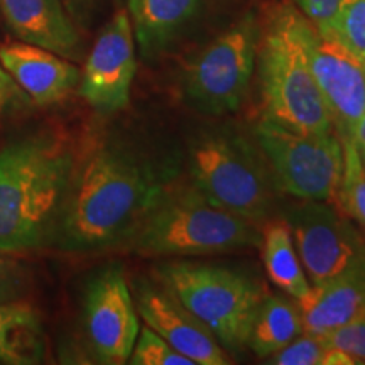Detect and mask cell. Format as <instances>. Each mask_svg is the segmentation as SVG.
Returning <instances> with one entry per match:
<instances>
[{
	"instance_id": "6da1fadb",
	"label": "cell",
	"mask_w": 365,
	"mask_h": 365,
	"mask_svg": "<svg viewBox=\"0 0 365 365\" xmlns=\"http://www.w3.org/2000/svg\"><path fill=\"white\" fill-rule=\"evenodd\" d=\"M175 168L115 135L95 137L75 158L53 240L90 252L129 239L175 182Z\"/></svg>"
},
{
	"instance_id": "7a4b0ae2",
	"label": "cell",
	"mask_w": 365,
	"mask_h": 365,
	"mask_svg": "<svg viewBox=\"0 0 365 365\" xmlns=\"http://www.w3.org/2000/svg\"><path fill=\"white\" fill-rule=\"evenodd\" d=\"M75 158L71 145L53 132L0 149V250L21 252L53 240Z\"/></svg>"
},
{
	"instance_id": "3957f363",
	"label": "cell",
	"mask_w": 365,
	"mask_h": 365,
	"mask_svg": "<svg viewBox=\"0 0 365 365\" xmlns=\"http://www.w3.org/2000/svg\"><path fill=\"white\" fill-rule=\"evenodd\" d=\"M308 24L298 7L281 4L261 31L257 58L264 118L304 134H328L333 124L309 66Z\"/></svg>"
},
{
	"instance_id": "277c9868",
	"label": "cell",
	"mask_w": 365,
	"mask_h": 365,
	"mask_svg": "<svg viewBox=\"0 0 365 365\" xmlns=\"http://www.w3.org/2000/svg\"><path fill=\"white\" fill-rule=\"evenodd\" d=\"M125 242L132 252L149 257L207 255L257 247L261 230L210 202L195 186L173 182Z\"/></svg>"
},
{
	"instance_id": "5b68a950",
	"label": "cell",
	"mask_w": 365,
	"mask_h": 365,
	"mask_svg": "<svg viewBox=\"0 0 365 365\" xmlns=\"http://www.w3.org/2000/svg\"><path fill=\"white\" fill-rule=\"evenodd\" d=\"M193 186L218 207L259 223L267 220L279 186L250 140L232 129L202 132L190 144Z\"/></svg>"
},
{
	"instance_id": "8992f818",
	"label": "cell",
	"mask_w": 365,
	"mask_h": 365,
	"mask_svg": "<svg viewBox=\"0 0 365 365\" xmlns=\"http://www.w3.org/2000/svg\"><path fill=\"white\" fill-rule=\"evenodd\" d=\"M159 284L180 301L218 340L237 354L247 346L255 314L266 291L262 282L239 269L193 262H164Z\"/></svg>"
},
{
	"instance_id": "52a82bcc",
	"label": "cell",
	"mask_w": 365,
	"mask_h": 365,
	"mask_svg": "<svg viewBox=\"0 0 365 365\" xmlns=\"http://www.w3.org/2000/svg\"><path fill=\"white\" fill-rule=\"evenodd\" d=\"M281 193L336 207L344 178V144L333 132L304 134L262 118L254 130Z\"/></svg>"
},
{
	"instance_id": "ba28073f",
	"label": "cell",
	"mask_w": 365,
	"mask_h": 365,
	"mask_svg": "<svg viewBox=\"0 0 365 365\" xmlns=\"http://www.w3.org/2000/svg\"><path fill=\"white\" fill-rule=\"evenodd\" d=\"M259 39L261 27L247 14L195 54L182 73L186 102L213 117L239 110L255 70Z\"/></svg>"
},
{
	"instance_id": "9c48e42d",
	"label": "cell",
	"mask_w": 365,
	"mask_h": 365,
	"mask_svg": "<svg viewBox=\"0 0 365 365\" xmlns=\"http://www.w3.org/2000/svg\"><path fill=\"white\" fill-rule=\"evenodd\" d=\"M284 222L312 286L365 264V237L335 205L301 200L286 208Z\"/></svg>"
},
{
	"instance_id": "30bf717a",
	"label": "cell",
	"mask_w": 365,
	"mask_h": 365,
	"mask_svg": "<svg viewBox=\"0 0 365 365\" xmlns=\"http://www.w3.org/2000/svg\"><path fill=\"white\" fill-rule=\"evenodd\" d=\"M83 323L91 350L103 364H127L140 325L134 296L120 266L105 267L88 282Z\"/></svg>"
},
{
	"instance_id": "8fae6325",
	"label": "cell",
	"mask_w": 365,
	"mask_h": 365,
	"mask_svg": "<svg viewBox=\"0 0 365 365\" xmlns=\"http://www.w3.org/2000/svg\"><path fill=\"white\" fill-rule=\"evenodd\" d=\"M137 70L129 11L118 9L100 31L80 76V95L95 110L112 113L129 105Z\"/></svg>"
},
{
	"instance_id": "7c38bea8",
	"label": "cell",
	"mask_w": 365,
	"mask_h": 365,
	"mask_svg": "<svg viewBox=\"0 0 365 365\" xmlns=\"http://www.w3.org/2000/svg\"><path fill=\"white\" fill-rule=\"evenodd\" d=\"M308 59L313 76L340 140H354L365 112V65L333 38L322 36L309 22Z\"/></svg>"
},
{
	"instance_id": "4fadbf2b",
	"label": "cell",
	"mask_w": 365,
	"mask_h": 365,
	"mask_svg": "<svg viewBox=\"0 0 365 365\" xmlns=\"http://www.w3.org/2000/svg\"><path fill=\"white\" fill-rule=\"evenodd\" d=\"M132 296L137 313L145 325L195 365L230 364L227 350L218 344L208 328H205L161 284H150L148 281L134 282Z\"/></svg>"
},
{
	"instance_id": "5bb4252c",
	"label": "cell",
	"mask_w": 365,
	"mask_h": 365,
	"mask_svg": "<svg viewBox=\"0 0 365 365\" xmlns=\"http://www.w3.org/2000/svg\"><path fill=\"white\" fill-rule=\"evenodd\" d=\"M0 65L41 107L66 98L81 76L70 59L22 41L0 44Z\"/></svg>"
},
{
	"instance_id": "9a60e30c",
	"label": "cell",
	"mask_w": 365,
	"mask_h": 365,
	"mask_svg": "<svg viewBox=\"0 0 365 365\" xmlns=\"http://www.w3.org/2000/svg\"><path fill=\"white\" fill-rule=\"evenodd\" d=\"M0 14L22 43L78 59L80 34L61 0H0Z\"/></svg>"
},
{
	"instance_id": "2e32d148",
	"label": "cell",
	"mask_w": 365,
	"mask_h": 365,
	"mask_svg": "<svg viewBox=\"0 0 365 365\" xmlns=\"http://www.w3.org/2000/svg\"><path fill=\"white\" fill-rule=\"evenodd\" d=\"M304 333L327 336L365 314V264L354 267L323 286L299 304Z\"/></svg>"
},
{
	"instance_id": "e0dca14e",
	"label": "cell",
	"mask_w": 365,
	"mask_h": 365,
	"mask_svg": "<svg viewBox=\"0 0 365 365\" xmlns=\"http://www.w3.org/2000/svg\"><path fill=\"white\" fill-rule=\"evenodd\" d=\"M202 0H129L134 38L145 58L156 56L193 19Z\"/></svg>"
},
{
	"instance_id": "ac0fdd59",
	"label": "cell",
	"mask_w": 365,
	"mask_h": 365,
	"mask_svg": "<svg viewBox=\"0 0 365 365\" xmlns=\"http://www.w3.org/2000/svg\"><path fill=\"white\" fill-rule=\"evenodd\" d=\"M44 354L46 339L39 313L21 301L0 303V364H41Z\"/></svg>"
},
{
	"instance_id": "d6986e66",
	"label": "cell",
	"mask_w": 365,
	"mask_h": 365,
	"mask_svg": "<svg viewBox=\"0 0 365 365\" xmlns=\"http://www.w3.org/2000/svg\"><path fill=\"white\" fill-rule=\"evenodd\" d=\"M262 257L271 281L298 304H303L312 294L303 264L296 250L293 235L286 222L274 220L264 225L261 232Z\"/></svg>"
},
{
	"instance_id": "ffe728a7",
	"label": "cell",
	"mask_w": 365,
	"mask_h": 365,
	"mask_svg": "<svg viewBox=\"0 0 365 365\" xmlns=\"http://www.w3.org/2000/svg\"><path fill=\"white\" fill-rule=\"evenodd\" d=\"M304 331L298 303L282 296H264L255 314L247 346L259 359H269Z\"/></svg>"
},
{
	"instance_id": "44dd1931",
	"label": "cell",
	"mask_w": 365,
	"mask_h": 365,
	"mask_svg": "<svg viewBox=\"0 0 365 365\" xmlns=\"http://www.w3.org/2000/svg\"><path fill=\"white\" fill-rule=\"evenodd\" d=\"M344 178L339 191L336 207L354 218L365 230V170L357 144L354 140H344Z\"/></svg>"
},
{
	"instance_id": "7402d4cb",
	"label": "cell",
	"mask_w": 365,
	"mask_h": 365,
	"mask_svg": "<svg viewBox=\"0 0 365 365\" xmlns=\"http://www.w3.org/2000/svg\"><path fill=\"white\" fill-rule=\"evenodd\" d=\"M127 364L132 365H195L148 325L140 327Z\"/></svg>"
},
{
	"instance_id": "603a6c76",
	"label": "cell",
	"mask_w": 365,
	"mask_h": 365,
	"mask_svg": "<svg viewBox=\"0 0 365 365\" xmlns=\"http://www.w3.org/2000/svg\"><path fill=\"white\" fill-rule=\"evenodd\" d=\"M330 38L344 44L365 65V0H344Z\"/></svg>"
},
{
	"instance_id": "cb8c5ba5",
	"label": "cell",
	"mask_w": 365,
	"mask_h": 365,
	"mask_svg": "<svg viewBox=\"0 0 365 365\" xmlns=\"http://www.w3.org/2000/svg\"><path fill=\"white\" fill-rule=\"evenodd\" d=\"M328 345L322 336L301 333L276 354L269 357L267 364L276 365H325Z\"/></svg>"
},
{
	"instance_id": "d4e9b609",
	"label": "cell",
	"mask_w": 365,
	"mask_h": 365,
	"mask_svg": "<svg viewBox=\"0 0 365 365\" xmlns=\"http://www.w3.org/2000/svg\"><path fill=\"white\" fill-rule=\"evenodd\" d=\"M293 2L319 34L330 38L344 0H293Z\"/></svg>"
},
{
	"instance_id": "484cf974",
	"label": "cell",
	"mask_w": 365,
	"mask_h": 365,
	"mask_svg": "<svg viewBox=\"0 0 365 365\" xmlns=\"http://www.w3.org/2000/svg\"><path fill=\"white\" fill-rule=\"evenodd\" d=\"M27 294V272L22 264L0 250V303L21 301Z\"/></svg>"
},
{
	"instance_id": "4316f807",
	"label": "cell",
	"mask_w": 365,
	"mask_h": 365,
	"mask_svg": "<svg viewBox=\"0 0 365 365\" xmlns=\"http://www.w3.org/2000/svg\"><path fill=\"white\" fill-rule=\"evenodd\" d=\"M322 339L325 340L327 345L345 350L359 364H365V314Z\"/></svg>"
},
{
	"instance_id": "83f0119b",
	"label": "cell",
	"mask_w": 365,
	"mask_h": 365,
	"mask_svg": "<svg viewBox=\"0 0 365 365\" xmlns=\"http://www.w3.org/2000/svg\"><path fill=\"white\" fill-rule=\"evenodd\" d=\"M29 102L31 98L27 97L26 91L16 83L6 68L0 65V117L24 107Z\"/></svg>"
},
{
	"instance_id": "f1b7e54d",
	"label": "cell",
	"mask_w": 365,
	"mask_h": 365,
	"mask_svg": "<svg viewBox=\"0 0 365 365\" xmlns=\"http://www.w3.org/2000/svg\"><path fill=\"white\" fill-rule=\"evenodd\" d=\"M354 143L357 144L359 149H364L365 148V112H364L362 118H360V120H359L357 127H355Z\"/></svg>"
},
{
	"instance_id": "f546056e",
	"label": "cell",
	"mask_w": 365,
	"mask_h": 365,
	"mask_svg": "<svg viewBox=\"0 0 365 365\" xmlns=\"http://www.w3.org/2000/svg\"><path fill=\"white\" fill-rule=\"evenodd\" d=\"M63 2H66L68 6H70V9H73V11H76V9H80L81 6H85L86 0H63Z\"/></svg>"
},
{
	"instance_id": "4dcf8cb0",
	"label": "cell",
	"mask_w": 365,
	"mask_h": 365,
	"mask_svg": "<svg viewBox=\"0 0 365 365\" xmlns=\"http://www.w3.org/2000/svg\"><path fill=\"white\" fill-rule=\"evenodd\" d=\"M359 153H360V159H362L364 170H365V148L364 149H359Z\"/></svg>"
}]
</instances>
